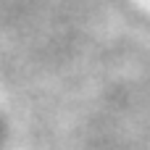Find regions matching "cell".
Wrapping results in <instances>:
<instances>
[{
	"mask_svg": "<svg viewBox=\"0 0 150 150\" xmlns=\"http://www.w3.org/2000/svg\"><path fill=\"white\" fill-rule=\"evenodd\" d=\"M5 140H8V127H5V119L0 116V150L5 148Z\"/></svg>",
	"mask_w": 150,
	"mask_h": 150,
	"instance_id": "1",
	"label": "cell"
}]
</instances>
